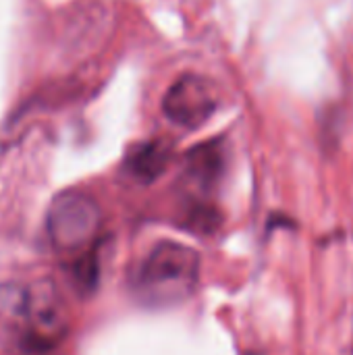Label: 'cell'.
I'll return each mask as SVG.
<instances>
[{
	"label": "cell",
	"instance_id": "obj_6",
	"mask_svg": "<svg viewBox=\"0 0 353 355\" xmlns=\"http://www.w3.org/2000/svg\"><path fill=\"white\" fill-rule=\"evenodd\" d=\"M223 168V148L218 141L198 146L189 156V175L196 181L210 183L218 177Z\"/></svg>",
	"mask_w": 353,
	"mask_h": 355
},
{
	"label": "cell",
	"instance_id": "obj_2",
	"mask_svg": "<svg viewBox=\"0 0 353 355\" xmlns=\"http://www.w3.org/2000/svg\"><path fill=\"white\" fill-rule=\"evenodd\" d=\"M200 283V254L177 241L158 243L135 275L137 297L152 308L185 302Z\"/></svg>",
	"mask_w": 353,
	"mask_h": 355
},
{
	"label": "cell",
	"instance_id": "obj_4",
	"mask_svg": "<svg viewBox=\"0 0 353 355\" xmlns=\"http://www.w3.org/2000/svg\"><path fill=\"white\" fill-rule=\"evenodd\" d=\"M216 106H218V98L214 85L206 77L196 73L181 75L169 87L162 100V110L166 119L187 129H196L204 125L212 116Z\"/></svg>",
	"mask_w": 353,
	"mask_h": 355
},
{
	"label": "cell",
	"instance_id": "obj_3",
	"mask_svg": "<svg viewBox=\"0 0 353 355\" xmlns=\"http://www.w3.org/2000/svg\"><path fill=\"white\" fill-rule=\"evenodd\" d=\"M102 227L100 206L81 191H64L56 196L46 214V231L50 243L69 256H85L92 252Z\"/></svg>",
	"mask_w": 353,
	"mask_h": 355
},
{
	"label": "cell",
	"instance_id": "obj_5",
	"mask_svg": "<svg viewBox=\"0 0 353 355\" xmlns=\"http://www.w3.org/2000/svg\"><path fill=\"white\" fill-rule=\"evenodd\" d=\"M171 158V148L164 141H146L135 146L127 156V171L144 183L162 175Z\"/></svg>",
	"mask_w": 353,
	"mask_h": 355
},
{
	"label": "cell",
	"instance_id": "obj_1",
	"mask_svg": "<svg viewBox=\"0 0 353 355\" xmlns=\"http://www.w3.org/2000/svg\"><path fill=\"white\" fill-rule=\"evenodd\" d=\"M67 333L69 312L54 283L42 279L0 287V341L27 354H44Z\"/></svg>",
	"mask_w": 353,
	"mask_h": 355
}]
</instances>
